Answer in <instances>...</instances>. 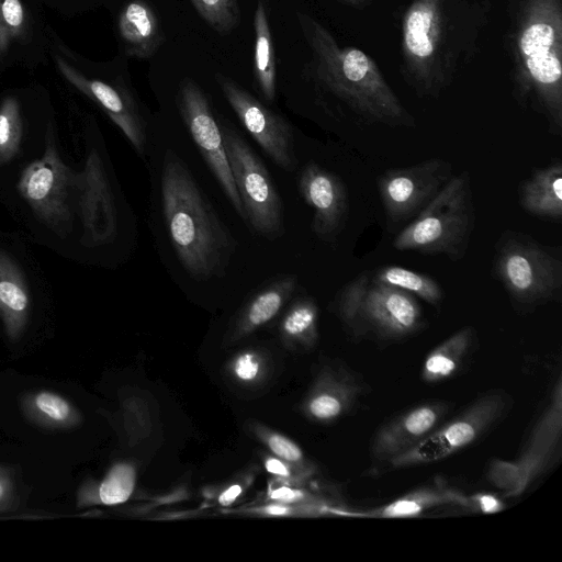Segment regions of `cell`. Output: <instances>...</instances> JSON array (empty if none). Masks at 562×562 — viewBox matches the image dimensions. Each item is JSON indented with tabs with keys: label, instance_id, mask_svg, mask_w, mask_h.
Here are the masks:
<instances>
[{
	"label": "cell",
	"instance_id": "obj_15",
	"mask_svg": "<svg viewBox=\"0 0 562 562\" xmlns=\"http://www.w3.org/2000/svg\"><path fill=\"white\" fill-rule=\"evenodd\" d=\"M56 65L68 82L102 108L135 151L143 156L147 147L146 124L134 100L103 81L87 78L60 57H56Z\"/></svg>",
	"mask_w": 562,
	"mask_h": 562
},
{
	"label": "cell",
	"instance_id": "obj_20",
	"mask_svg": "<svg viewBox=\"0 0 562 562\" xmlns=\"http://www.w3.org/2000/svg\"><path fill=\"white\" fill-rule=\"evenodd\" d=\"M119 31L131 56L148 58L164 41L158 19L144 0H133L122 10Z\"/></svg>",
	"mask_w": 562,
	"mask_h": 562
},
{
	"label": "cell",
	"instance_id": "obj_30",
	"mask_svg": "<svg viewBox=\"0 0 562 562\" xmlns=\"http://www.w3.org/2000/svg\"><path fill=\"white\" fill-rule=\"evenodd\" d=\"M23 136L20 102L7 97L0 104V166L11 162L19 154Z\"/></svg>",
	"mask_w": 562,
	"mask_h": 562
},
{
	"label": "cell",
	"instance_id": "obj_6",
	"mask_svg": "<svg viewBox=\"0 0 562 562\" xmlns=\"http://www.w3.org/2000/svg\"><path fill=\"white\" fill-rule=\"evenodd\" d=\"M495 272L521 306L553 301L562 285V261L551 250L521 234H506L495 259Z\"/></svg>",
	"mask_w": 562,
	"mask_h": 562
},
{
	"label": "cell",
	"instance_id": "obj_5",
	"mask_svg": "<svg viewBox=\"0 0 562 562\" xmlns=\"http://www.w3.org/2000/svg\"><path fill=\"white\" fill-rule=\"evenodd\" d=\"M77 173L59 156L48 126L42 157L23 169L16 184L34 215L60 238L72 229Z\"/></svg>",
	"mask_w": 562,
	"mask_h": 562
},
{
	"label": "cell",
	"instance_id": "obj_14",
	"mask_svg": "<svg viewBox=\"0 0 562 562\" xmlns=\"http://www.w3.org/2000/svg\"><path fill=\"white\" fill-rule=\"evenodd\" d=\"M299 190L314 211L313 232L323 240H334L348 214V198L342 181L317 164L308 162L300 175Z\"/></svg>",
	"mask_w": 562,
	"mask_h": 562
},
{
	"label": "cell",
	"instance_id": "obj_12",
	"mask_svg": "<svg viewBox=\"0 0 562 562\" xmlns=\"http://www.w3.org/2000/svg\"><path fill=\"white\" fill-rule=\"evenodd\" d=\"M76 209L82 224L81 244L98 247L111 243L117 233L113 192L98 151L91 150L77 173Z\"/></svg>",
	"mask_w": 562,
	"mask_h": 562
},
{
	"label": "cell",
	"instance_id": "obj_18",
	"mask_svg": "<svg viewBox=\"0 0 562 562\" xmlns=\"http://www.w3.org/2000/svg\"><path fill=\"white\" fill-rule=\"evenodd\" d=\"M31 314V293L18 262L0 249V319L7 337L19 340Z\"/></svg>",
	"mask_w": 562,
	"mask_h": 562
},
{
	"label": "cell",
	"instance_id": "obj_39",
	"mask_svg": "<svg viewBox=\"0 0 562 562\" xmlns=\"http://www.w3.org/2000/svg\"><path fill=\"white\" fill-rule=\"evenodd\" d=\"M271 499H277L281 503H293L302 501L304 497L303 492L293 490L289 486H280L272 490L269 494Z\"/></svg>",
	"mask_w": 562,
	"mask_h": 562
},
{
	"label": "cell",
	"instance_id": "obj_38",
	"mask_svg": "<svg viewBox=\"0 0 562 562\" xmlns=\"http://www.w3.org/2000/svg\"><path fill=\"white\" fill-rule=\"evenodd\" d=\"M263 465L269 473L284 479H294L297 472H300L301 474H306L303 471L299 470L297 468L293 467L292 464L285 462L284 460L276 456L266 457L263 460Z\"/></svg>",
	"mask_w": 562,
	"mask_h": 562
},
{
	"label": "cell",
	"instance_id": "obj_10",
	"mask_svg": "<svg viewBox=\"0 0 562 562\" xmlns=\"http://www.w3.org/2000/svg\"><path fill=\"white\" fill-rule=\"evenodd\" d=\"M451 178L450 164L439 158L385 171L378 187L389 221L398 224L416 216Z\"/></svg>",
	"mask_w": 562,
	"mask_h": 562
},
{
	"label": "cell",
	"instance_id": "obj_24",
	"mask_svg": "<svg viewBox=\"0 0 562 562\" xmlns=\"http://www.w3.org/2000/svg\"><path fill=\"white\" fill-rule=\"evenodd\" d=\"M136 470L128 462L114 463L99 481L87 480L78 488L76 506H113L126 502L134 492Z\"/></svg>",
	"mask_w": 562,
	"mask_h": 562
},
{
	"label": "cell",
	"instance_id": "obj_7",
	"mask_svg": "<svg viewBox=\"0 0 562 562\" xmlns=\"http://www.w3.org/2000/svg\"><path fill=\"white\" fill-rule=\"evenodd\" d=\"M224 146L245 220L257 235L274 240L284 233L281 198L265 164L241 136L222 126Z\"/></svg>",
	"mask_w": 562,
	"mask_h": 562
},
{
	"label": "cell",
	"instance_id": "obj_40",
	"mask_svg": "<svg viewBox=\"0 0 562 562\" xmlns=\"http://www.w3.org/2000/svg\"><path fill=\"white\" fill-rule=\"evenodd\" d=\"M243 487L240 484H233L228 486L218 497L221 505L227 506L235 502V499L241 494Z\"/></svg>",
	"mask_w": 562,
	"mask_h": 562
},
{
	"label": "cell",
	"instance_id": "obj_41",
	"mask_svg": "<svg viewBox=\"0 0 562 562\" xmlns=\"http://www.w3.org/2000/svg\"><path fill=\"white\" fill-rule=\"evenodd\" d=\"M290 507L283 504H271L268 505L263 510L272 516L286 515L290 512Z\"/></svg>",
	"mask_w": 562,
	"mask_h": 562
},
{
	"label": "cell",
	"instance_id": "obj_21",
	"mask_svg": "<svg viewBox=\"0 0 562 562\" xmlns=\"http://www.w3.org/2000/svg\"><path fill=\"white\" fill-rule=\"evenodd\" d=\"M522 207L530 214L559 220L562 216V165L553 161L537 169L525 180L520 190Z\"/></svg>",
	"mask_w": 562,
	"mask_h": 562
},
{
	"label": "cell",
	"instance_id": "obj_33",
	"mask_svg": "<svg viewBox=\"0 0 562 562\" xmlns=\"http://www.w3.org/2000/svg\"><path fill=\"white\" fill-rule=\"evenodd\" d=\"M200 15L217 32L235 29L240 12L237 0H191Z\"/></svg>",
	"mask_w": 562,
	"mask_h": 562
},
{
	"label": "cell",
	"instance_id": "obj_19",
	"mask_svg": "<svg viewBox=\"0 0 562 562\" xmlns=\"http://www.w3.org/2000/svg\"><path fill=\"white\" fill-rule=\"evenodd\" d=\"M443 505L469 507V497L462 491L438 481L419 486L392 502L367 513L373 518H416L425 512Z\"/></svg>",
	"mask_w": 562,
	"mask_h": 562
},
{
	"label": "cell",
	"instance_id": "obj_17",
	"mask_svg": "<svg viewBox=\"0 0 562 562\" xmlns=\"http://www.w3.org/2000/svg\"><path fill=\"white\" fill-rule=\"evenodd\" d=\"M297 288L294 274L279 276L256 291L228 326L224 345H233L276 318Z\"/></svg>",
	"mask_w": 562,
	"mask_h": 562
},
{
	"label": "cell",
	"instance_id": "obj_22",
	"mask_svg": "<svg viewBox=\"0 0 562 562\" xmlns=\"http://www.w3.org/2000/svg\"><path fill=\"white\" fill-rule=\"evenodd\" d=\"M21 408L31 423L50 430L74 429L83 420L81 412L69 400L48 390L24 394Z\"/></svg>",
	"mask_w": 562,
	"mask_h": 562
},
{
	"label": "cell",
	"instance_id": "obj_13",
	"mask_svg": "<svg viewBox=\"0 0 562 562\" xmlns=\"http://www.w3.org/2000/svg\"><path fill=\"white\" fill-rule=\"evenodd\" d=\"M451 407L447 401H427L396 415L376 430L371 445L373 459L389 463L413 448L446 419Z\"/></svg>",
	"mask_w": 562,
	"mask_h": 562
},
{
	"label": "cell",
	"instance_id": "obj_32",
	"mask_svg": "<svg viewBox=\"0 0 562 562\" xmlns=\"http://www.w3.org/2000/svg\"><path fill=\"white\" fill-rule=\"evenodd\" d=\"M26 15L21 0H0V57L4 56L14 40L26 33Z\"/></svg>",
	"mask_w": 562,
	"mask_h": 562
},
{
	"label": "cell",
	"instance_id": "obj_4",
	"mask_svg": "<svg viewBox=\"0 0 562 562\" xmlns=\"http://www.w3.org/2000/svg\"><path fill=\"white\" fill-rule=\"evenodd\" d=\"M512 406L508 393L501 389L490 390L387 464L393 469H405L447 459L488 434L506 417Z\"/></svg>",
	"mask_w": 562,
	"mask_h": 562
},
{
	"label": "cell",
	"instance_id": "obj_35",
	"mask_svg": "<svg viewBox=\"0 0 562 562\" xmlns=\"http://www.w3.org/2000/svg\"><path fill=\"white\" fill-rule=\"evenodd\" d=\"M19 504V492L14 472L0 465V513L14 510Z\"/></svg>",
	"mask_w": 562,
	"mask_h": 562
},
{
	"label": "cell",
	"instance_id": "obj_29",
	"mask_svg": "<svg viewBox=\"0 0 562 562\" xmlns=\"http://www.w3.org/2000/svg\"><path fill=\"white\" fill-rule=\"evenodd\" d=\"M234 384L255 389L268 381L272 372L271 358L259 348H247L237 352L226 367Z\"/></svg>",
	"mask_w": 562,
	"mask_h": 562
},
{
	"label": "cell",
	"instance_id": "obj_1",
	"mask_svg": "<svg viewBox=\"0 0 562 562\" xmlns=\"http://www.w3.org/2000/svg\"><path fill=\"white\" fill-rule=\"evenodd\" d=\"M161 204L172 247L198 281L222 274L235 240L184 161L167 150L161 172Z\"/></svg>",
	"mask_w": 562,
	"mask_h": 562
},
{
	"label": "cell",
	"instance_id": "obj_9",
	"mask_svg": "<svg viewBox=\"0 0 562 562\" xmlns=\"http://www.w3.org/2000/svg\"><path fill=\"white\" fill-rule=\"evenodd\" d=\"M178 108L193 142L236 213L245 220L241 201L226 155L222 130L209 100L191 79H184L178 92Z\"/></svg>",
	"mask_w": 562,
	"mask_h": 562
},
{
	"label": "cell",
	"instance_id": "obj_34",
	"mask_svg": "<svg viewBox=\"0 0 562 562\" xmlns=\"http://www.w3.org/2000/svg\"><path fill=\"white\" fill-rule=\"evenodd\" d=\"M432 19L429 9L420 8L411 12L406 22L405 42L412 54L417 57H428L432 53V44L428 37Z\"/></svg>",
	"mask_w": 562,
	"mask_h": 562
},
{
	"label": "cell",
	"instance_id": "obj_25",
	"mask_svg": "<svg viewBox=\"0 0 562 562\" xmlns=\"http://www.w3.org/2000/svg\"><path fill=\"white\" fill-rule=\"evenodd\" d=\"M554 44V30L551 25H530L520 38V48L526 65L537 81L543 85L557 82L561 77V64L551 47Z\"/></svg>",
	"mask_w": 562,
	"mask_h": 562
},
{
	"label": "cell",
	"instance_id": "obj_3",
	"mask_svg": "<svg viewBox=\"0 0 562 562\" xmlns=\"http://www.w3.org/2000/svg\"><path fill=\"white\" fill-rule=\"evenodd\" d=\"M473 203L467 172L451 178L393 240L400 251L462 258L473 228Z\"/></svg>",
	"mask_w": 562,
	"mask_h": 562
},
{
	"label": "cell",
	"instance_id": "obj_31",
	"mask_svg": "<svg viewBox=\"0 0 562 562\" xmlns=\"http://www.w3.org/2000/svg\"><path fill=\"white\" fill-rule=\"evenodd\" d=\"M250 430L276 457L308 475L313 472V467L294 441L258 423H251Z\"/></svg>",
	"mask_w": 562,
	"mask_h": 562
},
{
	"label": "cell",
	"instance_id": "obj_2",
	"mask_svg": "<svg viewBox=\"0 0 562 562\" xmlns=\"http://www.w3.org/2000/svg\"><path fill=\"white\" fill-rule=\"evenodd\" d=\"M336 311L353 336L384 341L409 337L425 324L414 295L378 282L369 272L341 289Z\"/></svg>",
	"mask_w": 562,
	"mask_h": 562
},
{
	"label": "cell",
	"instance_id": "obj_11",
	"mask_svg": "<svg viewBox=\"0 0 562 562\" xmlns=\"http://www.w3.org/2000/svg\"><path fill=\"white\" fill-rule=\"evenodd\" d=\"M217 81L239 121L262 150L279 167L292 170L297 159L290 124L229 78L220 76Z\"/></svg>",
	"mask_w": 562,
	"mask_h": 562
},
{
	"label": "cell",
	"instance_id": "obj_36",
	"mask_svg": "<svg viewBox=\"0 0 562 562\" xmlns=\"http://www.w3.org/2000/svg\"><path fill=\"white\" fill-rule=\"evenodd\" d=\"M369 59L359 49L349 50L342 58L341 69L346 79L351 82L362 80L369 70Z\"/></svg>",
	"mask_w": 562,
	"mask_h": 562
},
{
	"label": "cell",
	"instance_id": "obj_28",
	"mask_svg": "<svg viewBox=\"0 0 562 562\" xmlns=\"http://www.w3.org/2000/svg\"><path fill=\"white\" fill-rule=\"evenodd\" d=\"M372 277L380 283L416 295L432 305H438L443 296L441 286L432 278L400 266L383 267Z\"/></svg>",
	"mask_w": 562,
	"mask_h": 562
},
{
	"label": "cell",
	"instance_id": "obj_26",
	"mask_svg": "<svg viewBox=\"0 0 562 562\" xmlns=\"http://www.w3.org/2000/svg\"><path fill=\"white\" fill-rule=\"evenodd\" d=\"M318 306L312 297L295 299L279 324L283 345L292 350L312 349L318 340Z\"/></svg>",
	"mask_w": 562,
	"mask_h": 562
},
{
	"label": "cell",
	"instance_id": "obj_27",
	"mask_svg": "<svg viewBox=\"0 0 562 562\" xmlns=\"http://www.w3.org/2000/svg\"><path fill=\"white\" fill-rule=\"evenodd\" d=\"M254 26L256 34V79L265 99L267 101H273L276 98V57L267 11L261 0H258L257 3Z\"/></svg>",
	"mask_w": 562,
	"mask_h": 562
},
{
	"label": "cell",
	"instance_id": "obj_23",
	"mask_svg": "<svg viewBox=\"0 0 562 562\" xmlns=\"http://www.w3.org/2000/svg\"><path fill=\"white\" fill-rule=\"evenodd\" d=\"M475 337V329L465 326L437 345L424 360L420 371L422 380L434 384L453 378L465 363Z\"/></svg>",
	"mask_w": 562,
	"mask_h": 562
},
{
	"label": "cell",
	"instance_id": "obj_37",
	"mask_svg": "<svg viewBox=\"0 0 562 562\" xmlns=\"http://www.w3.org/2000/svg\"><path fill=\"white\" fill-rule=\"evenodd\" d=\"M469 497V507L483 514H496L505 509V503L495 494L477 492Z\"/></svg>",
	"mask_w": 562,
	"mask_h": 562
},
{
	"label": "cell",
	"instance_id": "obj_16",
	"mask_svg": "<svg viewBox=\"0 0 562 562\" xmlns=\"http://www.w3.org/2000/svg\"><path fill=\"white\" fill-rule=\"evenodd\" d=\"M362 384L347 368L325 363L302 403L303 414L312 422L330 424L347 415L362 395Z\"/></svg>",
	"mask_w": 562,
	"mask_h": 562
},
{
	"label": "cell",
	"instance_id": "obj_8",
	"mask_svg": "<svg viewBox=\"0 0 562 562\" xmlns=\"http://www.w3.org/2000/svg\"><path fill=\"white\" fill-rule=\"evenodd\" d=\"M562 386L559 378L548 404L535 424L516 459L498 461L490 477L508 495L521 494L535 480L552 468L561 451Z\"/></svg>",
	"mask_w": 562,
	"mask_h": 562
}]
</instances>
